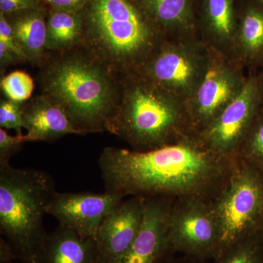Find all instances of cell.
<instances>
[{"mask_svg":"<svg viewBox=\"0 0 263 263\" xmlns=\"http://www.w3.org/2000/svg\"><path fill=\"white\" fill-rule=\"evenodd\" d=\"M223 157L200 137L186 135L146 152L106 147L98 165L105 191L124 197H161L209 187L222 172Z\"/></svg>","mask_w":263,"mask_h":263,"instance_id":"6da1fadb","label":"cell"},{"mask_svg":"<svg viewBox=\"0 0 263 263\" xmlns=\"http://www.w3.org/2000/svg\"><path fill=\"white\" fill-rule=\"evenodd\" d=\"M37 82L81 135L109 132L122 95L121 76L82 46L47 52Z\"/></svg>","mask_w":263,"mask_h":263,"instance_id":"7a4b0ae2","label":"cell"},{"mask_svg":"<svg viewBox=\"0 0 263 263\" xmlns=\"http://www.w3.org/2000/svg\"><path fill=\"white\" fill-rule=\"evenodd\" d=\"M83 47L121 77L137 73L165 38L133 0H87Z\"/></svg>","mask_w":263,"mask_h":263,"instance_id":"3957f363","label":"cell"},{"mask_svg":"<svg viewBox=\"0 0 263 263\" xmlns=\"http://www.w3.org/2000/svg\"><path fill=\"white\" fill-rule=\"evenodd\" d=\"M121 79L120 102L108 133L138 152L167 146L187 134L183 103L138 72Z\"/></svg>","mask_w":263,"mask_h":263,"instance_id":"277c9868","label":"cell"},{"mask_svg":"<svg viewBox=\"0 0 263 263\" xmlns=\"http://www.w3.org/2000/svg\"><path fill=\"white\" fill-rule=\"evenodd\" d=\"M55 193L54 181L44 171L0 169V231L15 259L34 263L47 234L44 216Z\"/></svg>","mask_w":263,"mask_h":263,"instance_id":"5b68a950","label":"cell"},{"mask_svg":"<svg viewBox=\"0 0 263 263\" xmlns=\"http://www.w3.org/2000/svg\"><path fill=\"white\" fill-rule=\"evenodd\" d=\"M210 49L198 35L166 39L138 72L184 104L205 75Z\"/></svg>","mask_w":263,"mask_h":263,"instance_id":"8992f818","label":"cell"},{"mask_svg":"<svg viewBox=\"0 0 263 263\" xmlns=\"http://www.w3.org/2000/svg\"><path fill=\"white\" fill-rule=\"evenodd\" d=\"M210 49L201 82L184 104L189 128L201 131L239 94L247 77L243 66L235 59Z\"/></svg>","mask_w":263,"mask_h":263,"instance_id":"52a82bcc","label":"cell"},{"mask_svg":"<svg viewBox=\"0 0 263 263\" xmlns=\"http://www.w3.org/2000/svg\"><path fill=\"white\" fill-rule=\"evenodd\" d=\"M262 202V187L255 176L246 170L235 175L214 209L219 233L216 255L249 237Z\"/></svg>","mask_w":263,"mask_h":263,"instance_id":"ba28073f","label":"cell"},{"mask_svg":"<svg viewBox=\"0 0 263 263\" xmlns=\"http://www.w3.org/2000/svg\"><path fill=\"white\" fill-rule=\"evenodd\" d=\"M263 100V80L247 77L239 94L216 119L199 132L200 139L216 153L226 156L241 144Z\"/></svg>","mask_w":263,"mask_h":263,"instance_id":"9c48e42d","label":"cell"},{"mask_svg":"<svg viewBox=\"0 0 263 263\" xmlns=\"http://www.w3.org/2000/svg\"><path fill=\"white\" fill-rule=\"evenodd\" d=\"M125 198L108 193H55L46 208L59 226L76 232L84 238L95 239L102 221Z\"/></svg>","mask_w":263,"mask_h":263,"instance_id":"30bf717a","label":"cell"},{"mask_svg":"<svg viewBox=\"0 0 263 263\" xmlns=\"http://www.w3.org/2000/svg\"><path fill=\"white\" fill-rule=\"evenodd\" d=\"M169 247L178 251L204 257L217 253L219 226L214 209L191 202L170 212Z\"/></svg>","mask_w":263,"mask_h":263,"instance_id":"8fae6325","label":"cell"},{"mask_svg":"<svg viewBox=\"0 0 263 263\" xmlns=\"http://www.w3.org/2000/svg\"><path fill=\"white\" fill-rule=\"evenodd\" d=\"M146 197L122 200L104 218L97 233L99 263H115L139 233Z\"/></svg>","mask_w":263,"mask_h":263,"instance_id":"7c38bea8","label":"cell"},{"mask_svg":"<svg viewBox=\"0 0 263 263\" xmlns=\"http://www.w3.org/2000/svg\"><path fill=\"white\" fill-rule=\"evenodd\" d=\"M169 208L161 197H146L141 229L115 263H157L169 247Z\"/></svg>","mask_w":263,"mask_h":263,"instance_id":"4fadbf2b","label":"cell"},{"mask_svg":"<svg viewBox=\"0 0 263 263\" xmlns=\"http://www.w3.org/2000/svg\"><path fill=\"white\" fill-rule=\"evenodd\" d=\"M239 15L236 0H201L199 37L209 48L233 58Z\"/></svg>","mask_w":263,"mask_h":263,"instance_id":"5bb4252c","label":"cell"},{"mask_svg":"<svg viewBox=\"0 0 263 263\" xmlns=\"http://www.w3.org/2000/svg\"><path fill=\"white\" fill-rule=\"evenodd\" d=\"M27 142L53 143L67 135H79L58 105L43 94L24 103L22 108Z\"/></svg>","mask_w":263,"mask_h":263,"instance_id":"9a60e30c","label":"cell"},{"mask_svg":"<svg viewBox=\"0 0 263 263\" xmlns=\"http://www.w3.org/2000/svg\"><path fill=\"white\" fill-rule=\"evenodd\" d=\"M133 1L165 39L198 35L195 0Z\"/></svg>","mask_w":263,"mask_h":263,"instance_id":"2e32d148","label":"cell"},{"mask_svg":"<svg viewBox=\"0 0 263 263\" xmlns=\"http://www.w3.org/2000/svg\"><path fill=\"white\" fill-rule=\"evenodd\" d=\"M96 240L84 238L76 232L59 226L47 233L34 263H98Z\"/></svg>","mask_w":263,"mask_h":263,"instance_id":"e0dca14e","label":"cell"},{"mask_svg":"<svg viewBox=\"0 0 263 263\" xmlns=\"http://www.w3.org/2000/svg\"><path fill=\"white\" fill-rule=\"evenodd\" d=\"M5 15V14H4ZM29 64L39 68L46 57L47 17L42 7L5 15Z\"/></svg>","mask_w":263,"mask_h":263,"instance_id":"ac0fdd59","label":"cell"},{"mask_svg":"<svg viewBox=\"0 0 263 263\" xmlns=\"http://www.w3.org/2000/svg\"><path fill=\"white\" fill-rule=\"evenodd\" d=\"M233 59L245 66L263 62V8L249 5L240 12Z\"/></svg>","mask_w":263,"mask_h":263,"instance_id":"d6986e66","label":"cell"},{"mask_svg":"<svg viewBox=\"0 0 263 263\" xmlns=\"http://www.w3.org/2000/svg\"><path fill=\"white\" fill-rule=\"evenodd\" d=\"M83 21L81 13L52 9L47 17L46 49L66 51L82 45Z\"/></svg>","mask_w":263,"mask_h":263,"instance_id":"ffe728a7","label":"cell"},{"mask_svg":"<svg viewBox=\"0 0 263 263\" xmlns=\"http://www.w3.org/2000/svg\"><path fill=\"white\" fill-rule=\"evenodd\" d=\"M217 263H263L260 242L249 237L232 245L217 254Z\"/></svg>","mask_w":263,"mask_h":263,"instance_id":"44dd1931","label":"cell"},{"mask_svg":"<svg viewBox=\"0 0 263 263\" xmlns=\"http://www.w3.org/2000/svg\"><path fill=\"white\" fill-rule=\"evenodd\" d=\"M0 86L6 98L19 103H25L32 96L34 83L32 78L27 72L14 71L2 78Z\"/></svg>","mask_w":263,"mask_h":263,"instance_id":"7402d4cb","label":"cell"},{"mask_svg":"<svg viewBox=\"0 0 263 263\" xmlns=\"http://www.w3.org/2000/svg\"><path fill=\"white\" fill-rule=\"evenodd\" d=\"M23 105L24 103L13 101L10 99H2L0 102V127L14 129L16 135H23Z\"/></svg>","mask_w":263,"mask_h":263,"instance_id":"603a6c76","label":"cell"},{"mask_svg":"<svg viewBox=\"0 0 263 263\" xmlns=\"http://www.w3.org/2000/svg\"><path fill=\"white\" fill-rule=\"evenodd\" d=\"M25 143V135L10 136L5 129H0V169L10 165L12 157L22 151Z\"/></svg>","mask_w":263,"mask_h":263,"instance_id":"cb8c5ba5","label":"cell"},{"mask_svg":"<svg viewBox=\"0 0 263 263\" xmlns=\"http://www.w3.org/2000/svg\"><path fill=\"white\" fill-rule=\"evenodd\" d=\"M243 142L249 154L263 162V116L257 114Z\"/></svg>","mask_w":263,"mask_h":263,"instance_id":"d4e9b609","label":"cell"},{"mask_svg":"<svg viewBox=\"0 0 263 263\" xmlns=\"http://www.w3.org/2000/svg\"><path fill=\"white\" fill-rule=\"evenodd\" d=\"M0 42L4 43L7 47L12 50L18 56L28 62L25 54L22 51V49L19 48L18 45L17 44L16 41H15L13 30H12L9 22L7 20L5 15L1 12H0Z\"/></svg>","mask_w":263,"mask_h":263,"instance_id":"484cf974","label":"cell"},{"mask_svg":"<svg viewBox=\"0 0 263 263\" xmlns=\"http://www.w3.org/2000/svg\"><path fill=\"white\" fill-rule=\"evenodd\" d=\"M41 0H0V10L5 15L41 7Z\"/></svg>","mask_w":263,"mask_h":263,"instance_id":"4316f807","label":"cell"},{"mask_svg":"<svg viewBox=\"0 0 263 263\" xmlns=\"http://www.w3.org/2000/svg\"><path fill=\"white\" fill-rule=\"evenodd\" d=\"M52 9L81 13L87 0H41Z\"/></svg>","mask_w":263,"mask_h":263,"instance_id":"83f0119b","label":"cell"},{"mask_svg":"<svg viewBox=\"0 0 263 263\" xmlns=\"http://www.w3.org/2000/svg\"><path fill=\"white\" fill-rule=\"evenodd\" d=\"M23 63H28V62L18 56L12 50L7 47L4 43L0 42V70L2 75L7 67Z\"/></svg>","mask_w":263,"mask_h":263,"instance_id":"f1b7e54d","label":"cell"},{"mask_svg":"<svg viewBox=\"0 0 263 263\" xmlns=\"http://www.w3.org/2000/svg\"><path fill=\"white\" fill-rule=\"evenodd\" d=\"M258 1L261 3V4L263 5V0H258Z\"/></svg>","mask_w":263,"mask_h":263,"instance_id":"f546056e","label":"cell"},{"mask_svg":"<svg viewBox=\"0 0 263 263\" xmlns=\"http://www.w3.org/2000/svg\"><path fill=\"white\" fill-rule=\"evenodd\" d=\"M260 243H261V245H262V249H263V242H260Z\"/></svg>","mask_w":263,"mask_h":263,"instance_id":"4dcf8cb0","label":"cell"},{"mask_svg":"<svg viewBox=\"0 0 263 263\" xmlns=\"http://www.w3.org/2000/svg\"><path fill=\"white\" fill-rule=\"evenodd\" d=\"M5 263H13V262H12L11 261H10V262H5ZM24 263H27V262H24Z\"/></svg>","mask_w":263,"mask_h":263,"instance_id":"1f68e13d","label":"cell"},{"mask_svg":"<svg viewBox=\"0 0 263 263\" xmlns=\"http://www.w3.org/2000/svg\"><path fill=\"white\" fill-rule=\"evenodd\" d=\"M262 103H263V100H262Z\"/></svg>","mask_w":263,"mask_h":263,"instance_id":"d6a6232c","label":"cell"},{"mask_svg":"<svg viewBox=\"0 0 263 263\" xmlns=\"http://www.w3.org/2000/svg\"><path fill=\"white\" fill-rule=\"evenodd\" d=\"M262 64H263V62H262Z\"/></svg>","mask_w":263,"mask_h":263,"instance_id":"836d02e7","label":"cell"},{"mask_svg":"<svg viewBox=\"0 0 263 263\" xmlns=\"http://www.w3.org/2000/svg\"><path fill=\"white\" fill-rule=\"evenodd\" d=\"M98 263H99V262H98Z\"/></svg>","mask_w":263,"mask_h":263,"instance_id":"e575fe53","label":"cell"}]
</instances>
